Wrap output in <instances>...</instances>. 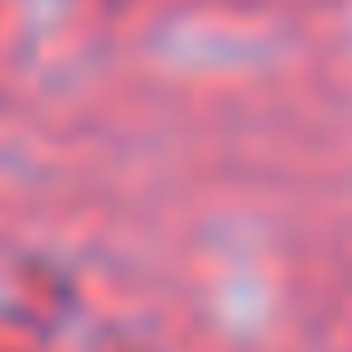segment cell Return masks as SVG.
I'll return each instance as SVG.
<instances>
[]
</instances>
